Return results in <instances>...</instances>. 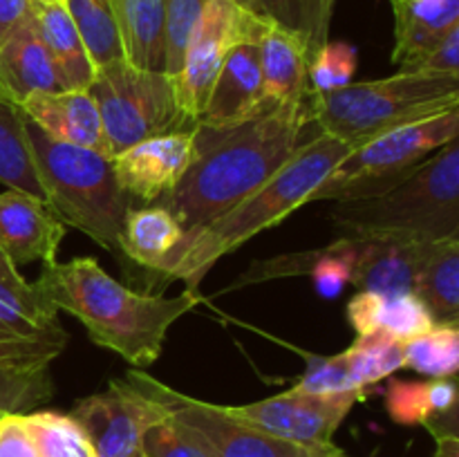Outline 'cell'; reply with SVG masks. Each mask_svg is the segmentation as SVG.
Listing matches in <instances>:
<instances>
[{"label": "cell", "instance_id": "cell-1", "mask_svg": "<svg viewBox=\"0 0 459 457\" xmlns=\"http://www.w3.org/2000/svg\"><path fill=\"white\" fill-rule=\"evenodd\" d=\"M318 133L307 99L269 101L229 128H195V152L178 186L155 202L193 233L218 220L278 173Z\"/></svg>", "mask_w": 459, "mask_h": 457}, {"label": "cell", "instance_id": "cell-2", "mask_svg": "<svg viewBox=\"0 0 459 457\" xmlns=\"http://www.w3.org/2000/svg\"><path fill=\"white\" fill-rule=\"evenodd\" d=\"M36 287L56 312L74 316L92 343L134 367L155 363L170 327L202 300L191 289L173 298L130 289L92 255L45 264Z\"/></svg>", "mask_w": 459, "mask_h": 457}, {"label": "cell", "instance_id": "cell-3", "mask_svg": "<svg viewBox=\"0 0 459 457\" xmlns=\"http://www.w3.org/2000/svg\"><path fill=\"white\" fill-rule=\"evenodd\" d=\"M350 151L348 143L318 130L263 186L206 227L184 233L155 276L160 280H182L186 289L197 291L202 278L222 255L233 254L260 231L276 227L287 215L309 204L318 184Z\"/></svg>", "mask_w": 459, "mask_h": 457}, {"label": "cell", "instance_id": "cell-4", "mask_svg": "<svg viewBox=\"0 0 459 457\" xmlns=\"http://www.w3.org/2000/svg\"><path fill=\"white\" fill-rule=\"evenodd\" d=\"M330 220L339 236L421 242L459 237V139L377 195L332 202Z\"/></svg>", "mask_w": 459, "mask_h": 457}, {"label": "cell", "instance_id": "cell-5", "mask_svg": "<svg viewBox=\"0 0 459 457\" xmlns=\"http://www.w3.org/2000/svg\"><path fill=\"white\" fill-rule=\"evenodd\" d=\"M309 116L318 130L357 148L399 125L459 108V74L397 72L350 83L325 94H307Z\"/></svg>", "mask_w": 459, "mask_h": 457}, {"label": "cell", "instance_id": "cell-6", "mask_svg": "<svg viewBox=\"0 0 459 457\" xmlns=\"http://www.w3.org/2000/svg\"><path fill=\"white\" fill-rule=\"evenodd\" d=\"M27 137L54 215L126 263L119 237L130 197L117 184L110 157L56 142L30 119Z\"/></svg>", "mask_w": 459, "mask_h": 457}, {"label": "cell", "instance_id": "cell-7", "mask_svg": "<svg viewBox=\"0 0 459 457\" xmlns=\"http://www.w3.org/2000/svg\"><path fill=\"white\" fill-rule=\"evenodd\" d=\"M88 92L101 115L110 157L142 139L197 128L179 106L173 76L126 58L97 67Z\"/></svg>", "mask_w": 459, "mask_h": 457}, {"label": "cell", "instance_id": "cell-8", "mask_svg": "<svg viewBox=\"0 0 459 457\" xmlns=\"http://www.w3.org/2000/svg\"><path fill=\"white\" fill-rule=\"evenodd\" d=\"M453 139H459V108L388 130L352 148L318 184L309 202L377 195L402 182L426 157Z\"/></svg>", "mask_w": 459, "mask_h": 457}, {"label": "cell", "instance_id": "cell-9", "mask_svg": "<svg viewBox=\"0 0 459 457\" xmlns=\"http://www.w3.org/2000/svg\"><path fill=\"white\" fill-rule=\"evenodd\" d=\"M126 379L134 388L169 408L170 415L197 430L209 444L213 457H345L343 451L336 448L334 444L307 446V444L287 442L276 435L264 433L255 426L227 415L218 403L202 401V399L178 392L170 385L152 379L146 372H139L137 367L130 370Z\"/></svg>", "mask_w": 459, "mask_h": 457}, {"label": "cell", "instance_id": "cell-10", "mask_svg": "<svg viewBox=\"0 0 459 457\" xmlns=\"http://www.w3.org/2000/svg\"><path fill=\"white\" fill-rule=\"evenodd\" d=\"M70 415L83 428L94 457H143V437L170 412L124 376L79 399Z\"/></svg>", "mask_w": 459, "mask_h": 457}, {"label": "cell", "instance_id": "cell-11", "mask_svg": "<svg viewBox=\"0 0 459 457\" xmlns=\"http://www.w3.org/2000/svg\"><path fill=\"white\" fill-rule=\"evenodd\" d=\"M67 332L36 282L0 278V366H49Z\"/></svg>", "mask_w": 459, "mask_h": 457}, {"label": "cell", "instance_id": "cell-12", "mask_svg": "<svg viewBox=\"0 0 459 457\" xmlns=\"http://www.w3.org/2000/svg\"><path fill=\"white\" fill-rule=\"evenodd\" d=\"M366 394H309L287 390L245 406H222L224 412L287 442L327 446L345 417Z\"/></svg>", "mask_w": 459, "mask_h": 457}, {"label": "cell", "instance_id": "cell-13", "mask_svg": "<svg viewBox=\"0 0 459 457\" xmlns=\"http://www.w3.org/2000/svg\"><path fill=\"white\" fill-rule=\"evenodd\" d=\"M242 18L245 9L236 0H206L193 27L175 85L184 115L195 125L224 56L240 39Z\"/></svg>", "mask_w": 459, "mask_h": 457}, {"label": "cell", "instance_id": "cell-14", "mask_svg": "<svg viewBox=\"0 0 459 457\" xmlns=\"http://www.w3.org/2000/svg\"><path fill=\"white\" fill-rule=\"evenodd\" d=\"M267 103L258 45L254 39V13L245 9L240 39L231 45L215 74L197 125L206 128L238 125L258 115Z\"/></svg>", "mask_w": 459, "mask_h": 457}, {"label": "cell", "instance_id": "cell-15", "mask_svg": "<svg viewBox=\"0 0 459 457\" xmlns=\"http://www.w3.org/2000/svg\"><path fill=\"white\" fill-rule=\"evenodd\" d=\"M195 152V130L142 139L110 157L117 184L133 200L155 204L173 191Z\"/></svg>", "mask_w": 459, "mask_h": 457}, {"label": "cell", "instance_id": "cell-16", "mask_svg": "<svg viewBox=\"0 0 459 457\" xmlns=\"http://www.w3.org/2000/svg\"><path fill=\"white\" fill-rule=\"evenodd\" d=\"M67 227L45 202L7 188L0 193V249L16 267L56 263Z\"/></svg>", "mask_w": 459, "mask_h": 457}, {"label": "cell", "instance_id": "cell-17", "mask_svg": "<svg viewBox=\"0 0 459 457\" xmlns=\"http://www.w3.org/2000/svg\"><path fill=\"white\" fill-rule=\"evenodd\" d=\"M31 124L63 143L97 151L110 157L101 115L88 90H52L34 92L21 103Z\"/></svg>", "mask_w": 459, "mask_h": 457}, {"label": "cell", "instance_id": "cell-18", "mask_svg": "<svg viewBox=\"0 0 459 457\" xmlns=\"http://www.w3.org/2000/svg\"><path fill=\"white\" fill-rule=\"evenodd\" d=\"M254 39L263 67L264 97L276 103L307 99V70L312 52L294 31L254 13Z\"/></svg>", "mask_w": 459, "mask_h": 457}, {"label": "cell", "instance_id": "cell-19", "mask_svg": "<svg viewBox=\"0 0 459 457\" xmlns=\"http://www.w3.org/2000/svg\"><path fill=\"white\" fill-rule=\"evenodd\" d=\"M361 254L352 285L372 294H408L429 258L435 242L406 237H361Z\"/></svg>", "mask_w": 459, "mask_h": 457}, {"label": "cell", "instance_id": "cell-20", "mask_svg": "<svg viewBox=\"0 0 459 457\" xmlns=\"http://www.w3.org/2000/svg\"><path fill=\"white\" fill-rule=\"evenodd\" d=\"M0 90L18 106L34 92L61 90L34 9L0 47Z\"/></svg>", "mask_w": 459, "mask_h": 457}, {"label": "cell", "instance_id": "cell-21", "mask_svg": "<svg viewBox=\"0 0 459 457\" xmlns=\"http://www.w3.org/2000/svg\"><path fill=\"white\" fill-rule=\"evenodd\" d=\"M394 9V52L399 67L442 43L459 27V0H390Z\"/></svg>", "mask_w": 459, "mask_h": 457}, {"label": "cell", "instance_id": "cell-22", "mask_svg": "<svg viewBox=\"0 0 459 457\" xmlns=\"http://www.w3.org/2000/svg\"><path fill=\"white\" fill-rule=\"evenodd\" d=\"M36 25L56 70L61 90H88L94 79V63L72 21L65 0L34 4Z\"/></svg>", "mask_w": 459, "mask_h": 457}, {"label": "cell", "instance_id": "cell-23", "mask_svg": "<svg viewBox=\"0 0 459 457\" xmlns=\"http://www.w3.org/2000/svg\"><path fill=\"white\" fill-rule=\"evenodd\" d=\"M348 321L357 334L388 332L399 341H411L435 325L433 314L412 291L408 294H372L359 291L348 303Z\"/></svg>", "mask_w": 459, "mask_h": 457}, {"label": "cell", "instance_id": "cell-24", "mask_svg": "<svg viewBox=\"0 0 459 457\" xmlns=\"http://www.w3.org/2000/svg\"><path fill=\"white\" fill-rule=\"evenodd\" d=\"M124 58L137 67L166 72L164 0H108Z\"/></svg>", "mask_w": 459, "mask_h": 457}, {"label": "cell", "instance_id": "cell-25", "mask_svg": "<svg viewBox=\"0 0 459 457\" xmlns=\"http://www.w3.org/2000/svg\"><path fill=\"white\" fill-rule=\"evenodd\" d=\"M182 237L184 228L164 206H130L121 224V254L126 263L157 273Z\"/></svg>", "mask_w": 459, "mask_h": 457}, {"label": "cell", "instance_id": "cell-26", "mask_svg": "<svg viewBox=\"0 0 459 457\" xmlns=\"http://www.w3.org/2000/svg\"><path fill=\"white\" fill-rule=\"evenodd\" d=\"M0 184L27 193L48 204L34 148L27 137V116L13 99L0 90Z\"/></svg>", "mask_w": 459, "mask_h": 457}, {"label": "cell", "instance_id": "cell-27", "mask_svg": "<svg viewBox=\"0 0 459 457\" xmlns=\"http://www.w3.org/2000/svg\"><path fill=\"white\" fill-rule=\"evenodd\" d=\"M412 294L429 307L435 323L459 321V237L435 242Z\"/></svg>", "mask_w": 459, "mask_h": 457}, {"label": "cell", "instance_id": "cell-28", "mask_svg": "<svg viewBox=\"0 0 459 457\" xmlns=\"http://www.w3.org/2000/svg\"><path fill=\"white\" fill-rule=\"evenodd\" d=\"M242 9L276 22L307 43L314 54L327 43L334 0H236Z\"/></svg>", "mask_w": 459, "mask_h": 457}, {"label": "cell", "instance_id": "cell-29", "mask_svg": "<svg viewBox=\"0 0 459 457\" xmlns=\"http://www.w3.org/2000/svg\"><path fill=\"white\" fill-rule=\"evenodd\" d=\"M345 366H348L350 376L361 390L388 379L394 372L402 370L406 357H403V341L394 339L388 332H368L359 334L357 341L343 349Z\"/></svg>", "mask_w": 459, "mask_h": 457}, {"label": "cell", "instance_id": "cell-30", "mask_svg": "<svg viewBox=\"0 0 459 457\" xmlns=\"http://www.w3.org/2000/svg\"><path fill=\"white\" fill-rule=\"evenodd\" d=\"M403 367L429 379H453L459 370L457 323H435L429 332L403 343Z\"/></svg>", "mask_w": 459, "mask_h": 457}, {"label": "cell", "instance_id": "cell-31", "mask_svg": "<svg viewBox=\"0 0 459 457\" xmlns=\"http://www.w3.org/2000/svg\"><path fill=\"white\" fill-rule=\"evenodd\" d=\"M65 7L88 47L94 70L124 58L119 31L108 0H65Z\"/></svg>", "mask_w": 459, "mask_h": 457}, {"label": "cell", "instance_id": "cell-32", "mask_svg": "<svg viewBox=\"0 0 459 457\" xmlns=\"http://www.w3.org/2000/svg\"><path fill=\"white\" fill-rule=\"evenodd\" d=\"M25 424L40 457H94L83 428L72 415L52 410L25 412Z\"/></svg>", "mask_w": 459, "mask_h": 457}, {"label": "cell", "instance_id": "cell-33", "mask_svg": "<svg viewBox=\"0 0 459 457\" xmlns=\"http://www.w3.org/2000/svg\"><path fill=\"white\" fill-rule=\"evenodd\" d=\"M54 394L49 366H0V417L25 415Z\"/></svg>", "mask_w": 459, "mask_h": 457}, {"label": "cell", "instance_id": "cell-34", "mask_svg": "<svg viewBox=\"0 0 459 457\" xmlns=\"http://www.w3.org/2000/svg\"><path fill=\"white\" fill-rule=\"evenodd\" d=\"M357 47L343 40H327L307 70V94H325L345 88L357 74Z\"/></svg>", "mask_w": 459, "mask_h": 457}, {"label": "cell", "instance_id": "cell-35", "mask_svg": "<svg viewBox=\"0 0 459 457\" xmlns=\"http://www.w3.org/2000/svg\"><path fill=\"white\" fill-rule=\"evenodd\" d=\"M170 412V410H169ZM143 457H213L209 444L197 430L170 415L152 426L143 437Z\"/></svg>", "mask_w": 459, "mask_h": 457}, {"label": "cell", "instance_id": "cell-36", "mask_svg": "<svg viewBox=\"0 0 459 457\" xmlns=\"http://www.w3.org/2000/svg\"><path fill=\"white\" fill-rule=\"evenodd\" d=\"M206 0H164V40H166V74H179L184 49L191 31L204 9Z\"/></svg>", "mask_w": 459, "mask_h": 457}, {"label": "cell", "instance_id": "cell-37", "mask_svg": "<svg viewBox=\"0 0 459 457\" xmlns=\"http://www.w3.org/2000/svg\"><path fill=\"white\" fill-rule=\"evenodd\" d=\"M294 390L309 394L368 392V390H361L352 381L343 354H334V357H316V354H312V357H307V370L300 376L299 384L294 385Z\"/></svg>", "mask_w": 459, "mask_h": 457}, {"label": "cell", "instance_id": "cell-38", "mask_svg": "<svg viewBox=\"0 0 459 457\" xmlns=\"http://www.w3.org/2000/svg\"><path fill=\"white\" fill-rule=\"evenodd\" d=\"M385 410L399 426H421L430 415L429 381L390 379L385 390Z\"/></svg>", "mask_w": 459, "mask_h": 457}, {"label": "cell", "instance_id": "cell-39", "mask_svg": "<svg viewBox=\"0 0 459 457\" xmlns=\"http://www.w3.org/2000/svg\"><path fill=\"white\" fill-rule=\"evenodd\" d=\"M399 72H424V74H459V27L448 31L442 43L435 45L424 56L415 58Z\"/></svg>", "mask_w": 459, "mask_h": 457}, {"label": "cell", "instance_id": "cell-40", "mask_svg": "<svg viewBox=\"0 0 459 457\" xmlns=\"http://www.w3.org/2000/svg\"><path fill=\"white\" fill-rule=\"evenodd\" d=\"M0 457H40L21 412L0 417Z\"/></svg>", "mask_w": 459, "mask_h": 457}, {"label": "cell", "instance_id": "cell-41", "mask_svg": "<svg viewBox=\"0 0 459 457\" xmlns=\"http://www.w3.org/2000/svg\"><path fill=\"white\" fill-rule=\"evenodd\" d=\"M34 9L31 0H0V47Z\"/></svg>", "mask_w": 459, "mask_h": 457}, {"label": "cell", "instance_id": "cell-42", "mask_svg": "<svg viewBox=\"0 0 459 457\" xmlns=\"http://www.w3.org/2000/svg\"><path fill=\"white\" fill-rule=\"evenodd\" d=\"M34 4H45V3H54V0H31Z\"/></svg>", "mask_w": 459, "mask_h": 457}]
</instances>
